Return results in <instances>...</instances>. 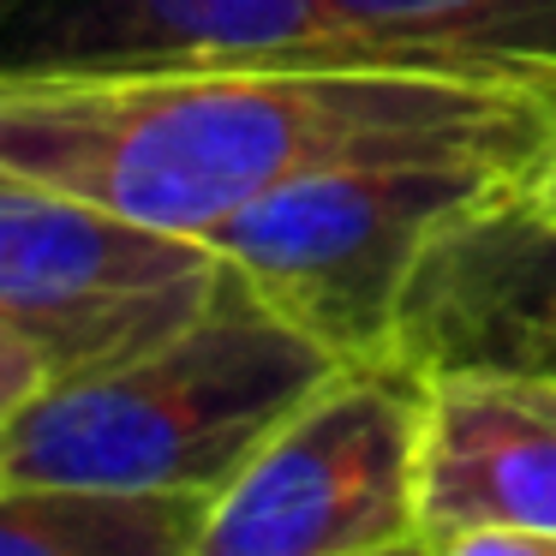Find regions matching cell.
Segmentation results:
<instances>
[{
  "mask_svg": "<svg viewBox=\"0 0 556 556\" xmlns=\"http://www.w3.org/2000/svg\"><path fill=\"white\" fill-rule=\"evenodd\" d=\"M520 132L556 138V102L425 66H245L0 90L7 174L204 240L324 162Z\"/></svg>",
  "mask_w": 556,
  "mask_h": 556,
  "instance_id": "1",
  "label": "cell"
},
{
  "mask_svg": "<svg viewBox=\"0 0 556 556\" xmlns=\"http://www.w3.org/2000/svg\"><path fill=\"white\" fill-rule=\"evenodd\" d=\"M336 365L233 269L222 300L144 359L0 413V484L222 496Z\"/></svg>",
  "mask_w": 556,
  "mask_h": 556,
  "instance_id": "2",
  "label": "cell"
},
{
  "mask_svg": "<svg viewBox=\"0 0 556 556\" xmlns=\"http://www.w3.org/2000/svg\"><path fill=\"white\" fill-rule=\"evenodd\" d=\"M551 156V132L359 150L228 216L210 245L329 353L377 359L425 252L479 204L539 180Z\"/></svg>",
  "mask_w": 556,
  "mask_h": 556,
  "instance_id": "3",
  "label": "cell"
},
{
  "mask_svg": "<svg viewBox=\"0 0 556 556\" xmlns=\"http://www.w3.org/2000/svg\"><path fill=\"white\" fill-rule=\"evenodd\" d=\"M233 264L204 233L0 168V413L192 329Z\"/></svg>",
  "mask_w": 556,
  "mask_h": 556,
  "instance_id": "4",
  "label": "cell"
},
{
  "mask_svg": "<svg viewBox=\"0 0 556 556\" xmlns=\"http://www.w3.org/2000/svg\"><path fill=\"white\" fill-rule=\"evenodd\" d=\"M431 377L341 359L216 496L204 556H419Z\"/></svg>",
  "mask_w": 556,
  "mask_h": 556,
  "instance_id": "5",
  "label": "cell"
},
{
  "mask_svg": "<svg viewBox=\"0 0 556 556\" xmlns=\"http://www.w3.org/2000/svg\"><path fill=\"white\" fill-rule=\"evenodd\" d=\"M245 66H395L341 0H0V90Z\"/></svg>",
  "mask_w": 556,
  "mask_h": 556,
  "instance_id": "6",
  "label": "cell"
},
{
  "mask_svg": "<svg viewBox=\"0 0 556 556\" xmlns=\"http://www.w3.org/2000/svg\"><path fill=\"white\" fill-rule=\"evenodd\" d=\"M389 353L425 377L503 371L556 383V204L539 180L460 216L413 269Z\"/></svg>",
  "mask_w": 556,
  "mask_h": 556,
  "instance_id": "7",
  "label": "cell"
},
{
  "mask_svg": "<svg viewBox=\"0 0 556 556\" xmlns=\"http://www.w3.org/2000/svg\"><path fill=\"white\" fill-rule=\"evenodd\" d=\"M419 556H556V383L431 377Z\"/></svg>",
  "mask_w": 556,
  "mask_h": 556,
  "instance_id": "8",
  "label": "cell"
},
{
  "mask_svg": "<svg viewBox=\"0 0 556 556\" xmlns=\"http://www.w3.org/2000/svg\"><path fill=\"white\" fill-rule=\"evenodd\" d=\"M395 66L556 102V0H341Z\"/></svg>",
  "mask_w": 556,
  "mask_h": 556,
  "instance_id": "9",
  "label": "cell"
},
{
  "mask_svg": "<svg viewBox=\"0 0 556 556\" xmlns=\"http://www.w3.org/2000/svg\"><path fill=\"white\" fill-rule=\"evenodd\" d=\"M216 496L132 484H0V556H204Z\"/></svg>",
  "mask_w": 556,
  "mask_h": 556,
  "instance_id": "10",
  "label": "cell"
},
{
  "mask_svg": "<svg viewBox=\"0 0 556 556\" xmlns=\"http://www.w3.org/2000/svg\"><path fill=\"white\" fill-rule=\"evenodd\" d=\"M539 198H551V204H556V156L539 168Z\"/></svg>",
  "mask_w": 556,
  "mask_h": 556,
  "instance_id": "11",
  "label": "cell"
}]
</instances>
